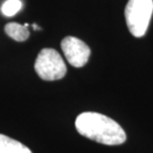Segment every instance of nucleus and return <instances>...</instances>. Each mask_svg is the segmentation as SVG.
<instances>
[{"mask_svg": "<svg viewBox=\"0 0 153 153\" xmlns=\"http://www.w3.org/2000/svg\"><path fill=\"white\" fill-rule=\"evenodd\" d=\"M22 8V2L20 0H6L1 6V12L5 16L12 17Z\"/></svg>", "mask_w": 153, "mask_h": 153, "instance_id": "7", "label": "nucleus"}, {"mask_svg": "<svg viewBox=\"0 0 153 153\" xmlns=\"http://www.w3.org/2000/svg\"><path fill=\"white\" fill-rule=\"evenodd\" d=\"M32 26H33V28L36 29V30H41V27H38L36 24H32Z\"/></svg>", "mask_w": 153, "mask_h": 153, "instance_id": "8", "label": "nucleus"}, {"mask_svg": "<svg viewBox=\"0 0 153 153\" xmlns=\"http://www.w3.org/2000/svg\"><path fill=\"white\" fill-rule=\"evenodd\" d=\"M35 71L44 81H57L66 76L67 67L63 58L56 50L45 48L35 61Z\"/></svg>", "mask_w": 153, "mask_h": 153, "instance_id": "3", "label": "nucleus"}, {"mask_svg": "<svg viewBox=\"0 0 153 153\" xmlns=\"http://www.w3.org/2000/svg\"><path fill=\"white\" fill-rule=\"evenodd\" d=\"M5 33L17 42L26 41L30 35L28 27L18 23H8L5 26Z\"/></svg>", "mask_w": 153, "mask_h": 153, "instance_id": "6", "label": "nucleus"}, {"mask_svg": "<svg viewBox=\"0 0 153 153\" xmlns=\"http://www.w3.org/2000/svg\"><path fill=\"white\" fill-rule=\"evenodd\" d=\"M75 125L82 136L105 145L122 144L126 140V134L120 125L99 112H82L78 115Z\"/></svg>", "mask_w": 153, "mask_h": 153, "instance_id": "1", "label": "nucleus"}, {"mask_svg": "<svg viewBox=\"0 0 153 153\" xmlns=\"http://www.w3.org/2000/svg\"><path fill=\"white\" fill-rule=\"evenodd\" d=\"M153 13V0H128L125 7V20L134 37L145 35Z\"/></svg>", "mask_w": 153, "mask_h": 153, "instance_id": "2", "label": "nucleus"}, {"mask_svg": "<svg viewBox=\"0 0 153 153\" xmlns=\"http://www.w3.org/2000/svg\"><path fill=\"white\" fill-rule=\"evenodd\" d=\"M0 153H32V151L23 143L0 134Z\"/></svg>", "mask_w": 153, "mask_h": 153, "instance_id": "5", "label": "nucleus"}, {"mask_svg": "<svg viewBox=\"0 0 153 153\" xmlns=\"http://www.w3.org/2000/svg\"><path fill=\"white\" fill-rule=\"evenodd\" d=\"M61 47L66 59L73 67L82 68L88 63L91 55L90 47L76 37H66L61 43Z\"/></svg>", "mask_w": 153, "mask_h": 153, "instance_id": "4", "label": "nucleus"}]
</instances>
